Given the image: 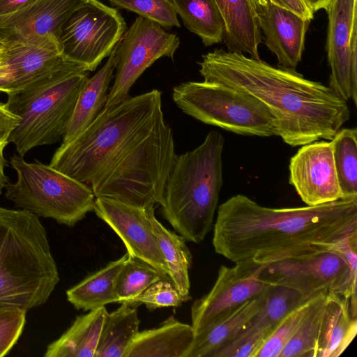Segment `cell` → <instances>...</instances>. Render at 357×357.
<instances>
[{"label":"cell","mask_w":357,"mask_h":357,"mask_svg":"<svg viewBox=\"0 0 357 357\" xmlns=\"http://www.w3.org/2000/svg\"><path fill=\"white\" fill-rule=\"evenodd\" d=\"M355 231L357 200L275 208L238 194L218 206L212 243L230 261L262 264L322 250Z\"/></svg>","instance_id":"6da1fadb"},{"label":"cell","mask_w":357,"mask_h":357,"mask_svg":"<svg viewBox=\"0 0 357 357\" xmlns=\"http://www.w3.org/2000/svg\"><path fill=\"white\" fill-rule=\"evenodd\" d=\"M198 64L204 81L227 85L263 102L275 119L278 136L291 146L331 140L349 119L347 101L295 69L222 49L202 55Z\"/></svg>","instance_id":"7a4b0ae2"},{"label":"cell","mask_w":357,"mask_h":357,"mask_svg":"<svg viewBox=\"0 0 357 357\" xmlns=\"http://www.w3.org/2000/svg\"><path fill=\"white\" fill-rule=\"evenodd\" d=\"M162 116L161 92L157 89L104 107L87 128L61 143L50 165L90 183L124 150L148 135Z\"/></svg>","instance_id":"3957f363"},{"label":"cell","mask_w":357,"mask_h":357,"mask_svg":"<svg viewBox=\"0 0 357 357\" xmlns=\"http://www.w3.org/2000/svg\"><path fill=\"white\" fill-rule=\"evenodd\" d=\"M59 282L39 217L0 206V306L27 312L46 303Z\"/></svg>","instance_id":"277c9868"},{"label":"cell","mask_w":357,"mask_h":357,"mask_svg":"<svg viewBox=\"0 0 357 357\" xmlns=\"http://www.w3.org/2000/svg\"><path fill=\"white\" fill-rule=\"evenodd\" d=\"M224 137L215 130L196 149L177 155L160 204L164 218L187 241L211 230L223 183Z\"/></svg>","instance_id":"5b68a950"},{"label":"cell","mask_w":357,"mask_h":357,"mask_svg":"<svg viewBox=\"0 0 357 357\" xmlns=\"http://www.w3.org/2000/svg\"><path fill=\"white\" fill-rule=\"evenodd\" d=\"M89 74L62 59L22 89L7 94L8 108L20 117L8 143L15 145L20 156L63 138Z\"/></svg>","instance_id":"8992f818"},{"label":"cell","mask_w":357,"mask_h":357,"mask_svg":"<svg viewBox=\"0 0 357 357\" xmlns=\"http://www.w3.org/2000/svg\"><path fill=\"white\" fill-rule=\"evenodd\" d=\"M177 155L170 127L162 116L151 132L120 153L90 183L96 197L141 208L162 203Z\"/></svg>","instance_id":"52a82bcc"},{"label":"cell","mask_w":357,"mask_h":357,"mask_svg":"<svg viewBox=\"0 0 357 357\" xmlns=\"http://www.w3.org/2000/svg\"><path fill=\"white\" fill-rule=\"evenodd\" d=\"M10 163L17 173L7 181L5 197L38 217L49 218L68 227L93 211L96 196L91 187L38 160L28 162L14 154Z\"/></svg>","instance_id":"ba28073f"},{"label":"cell","mask_w":357,"mask_h":357,"mask_svg":"<svg viewBox=\"0 0 357 357\" xmlns=\"http://www.w3.org/2000/svg\"><path fill=\"white\" fill-rule=\"evenodd\" d=\"M172 96L183 113L206 124L246 136H278L268 108L245 92L222 84L190 81L174 86Z\"/></svg>","instance_id":"9c48e42d"},{"label":"cell","mask_w":357,"mask_h":357,"mask_svg":"<svg viewBox=\"0 0 357 357\" xmlns=\"http://www.w3.org/2000/svg\"><path fill=\"white\" fill-rule=\"evenodd\" d=\"M258 277L272 286L291 288L306 296L321 292L344 295L356 311V284L351 280L350 267L342 256L331 250L260 264Z\"/></svg>","instance_id":"30bf717a"},{"label":"cell","mask_w":357,"mask_h":357,"mask_svg":"<svg viewBox=\"0 0 357 357\" xmlns=\"http://www.w3.org/2000/svg\"><path fill=\"white\" fill-rule=\"evenodd\" d=\"M127 30L115 8L86 0L64 24L59 39L63 59L94 71Z\"/></svg>","instance_id":"8fae6325"},{"label":"cell","mask_w":357,"mask_h":357,"mask_svg":"<svg viewBox=\"0 0 357 357\" xmlns=\"http://www.w3.org/2000/svg\"><path fill=\"white\" fill-rule=\"evenodd\" d=\"M180 45L176 35L138 16L115 46L114 81L105 107L126 100L135 82L158 59L173 58Z\"/></svg>","instance_id":"7c38bea8"},{"label":"cell","mask_w":357,"mask_h":357,"mask_svg":"<svg viewBox=\"0 0 357 357\" xmlns=\"http://www.w3.org/2000/svg\"><path fill=\"white\" fill-rule=\"evenodd\" d=\"M259 266L248 259L236 262L231 267L220 266L210 291L192 305L191 325L195 335L227 317L272 287L259 278Z\"/></svg>","instance_id":"4fadbf2b"},{"label":"cell","mask_w":357,"mask_h":357,"mask_svg":"<svg viewBox=\"0 0 357 357\" xmlns=\"http://www.w3.org/2000/svg\"><path fill=\"white\" fill-rule=\"evenodd\" d=\"M329 87L357 104V0H331L326 10Z\"/></svg>","instance_id":"5bb4252c"},{"label":"cell","mask_w":357,"mask_h":357,"mask_svg":"<svg viewBox=\"0 0 357 357\" xmlns=\"http://www.w3.org/2000/svg\"><path fill=\"white\" fill-rule=\"evenodd\" d=\"M149 208L98 197L95 199L93 211L121 239L129 257L169 277L166 262L149 220Z\"/></svg>","instance_id":"9a60e30c"},{"label":"cell","mask_w":357,"mask_h":357,"mask_svg":"<svg viewBox=\"0 0 357 357\" xmlns=\"http://www.w3.org/2000/svg\"><path fill=\"white\" fill-rule=\"evenodd\" d=\"M289 169V183L307 206L341 199L331 140L301 146L291 158Z\"/></svg>","instance_id":"2e32d148"},{"label":"cell","mask_w":357,"mask_h":357,"mask_svg":"<svg viewBox=\"0 0 357 357\" xmlns=\"http://www.w3.org/2000/svg\"><path fill=\"white\" fill-rule=\"evenodd\" d=\"M86 0H34L24 8L0 17V43L59 39L70 15Z\"/></svg>","instance_id":"e0dca14e"},{"label":"cell","mask_w":357,"mask_h":357,"mask_svg":"<svg viewBox=\"0 0 357 357\" xmlns=\"http://www.w3.org/2000/svg\"><path fill=\"white\" fill-rule=\"evenodd\" d=\"M0 57V92L16 91L63 57L59 40L45 37L31 42L3 44Z\"/></svg>","instance_id":"ac0fdd59"},{"label":"cell","mask_w":357,"mask_h":357,"mask_svg":"<svg viewBox=\"0 0 357 357\" xmlns=\"http://www.w3.org/2000/svg\"><path fill=\"white\" fill-rule=\"evenodd\" d=\"M255 10L267 47L281 67L295 69L302 58L310 22L270 1Z\"/></svg>","instance_id":"d6986e66"},{"label":"cell","mask_w":357,"mask_h":357,"mask_svg":"<svg viewBox=\"0 0 357 357\" xmlns=\"http://www.w3.org/2000/svg\"><path fill=\"white\" fill-rule=\"evenodd\" d=\"M357 333L356 312L350 299L328 292L326 295L316 357H338L349 346Z\"/></svg>","instance_id":"ffe728a7"},{"label":"cell","mask_w":357,"mask_h":357,"mask_svg":"<svg viewBox=\"0 0 357 357\" xmlns=\"http://www.w3.org/2000/svg\"><path fill=\"white\" fill-rule=\"evenodd\" d=\"M195 335L192 325L171 316L158 328L139 331L124 357H187Z\"/></svg>","instance_id":"44dd1931"},{"label":"cell","mask_w":357,"mask_h":357,"mask_svg":"<svg viewBox=\"0 0 357 357\" xmlns=\"http://www.w3.org/2000/svg\"><path fill=\"white\" fill-rule=\"evenodd\" d=\"M222 18V40L228 51L245 52L260 59L261 31L251 0H213Z\"/></svg>","instance_id":"7402d4cb"},{"label":"cell","mask_w":357,"mask_h":357,"mask_svg":"<svg viewBox=\"0 0 357 357\" xmlns=\"http://www.w3.org/2000/svg\"><path fill=\"white\" fill-rule=\"evenodd\" d=\"M272 287L227 317L196 334L187 357H215L248 326L264 305Z\"/></svg>","instance_id":"603a6c76"},{"label":"cell","mask_w":357,"mask_h":357,"mask_svg":"<svg viewBox=\"0 0 357 357\" xmlns=\"http://www.w3.org/2000/svg\"><path fill=\"white\" fill-rule=\"evenodd\" d=\"M115 47L103 66L83 86L62 138L66 142L87 128L105 107L114 77Z\"/></svg>","instance_id":"cb8c5ba5"},{"label":"cell","mask_w":357,"mask_h":357,"mask_svg":"<svg viewBox=\"0 0 357 357\" xmlns=\"http://www.w3.org/2000/svg\"><path fill=\"white\" fill-rule=\"evenodd\" d=\"M107 311L105 306L77 316L59 338L50 344L45 357H95Z\"/></svg>","instance_id":"d4e9b609"},{"label":"cell","mask_w":357,"mask_h":357,"mask_svg":"<svg viewBox=\"0 0 357 357\" xmlns=\"http://www.w3.org/2000/svg\"><path fill=\"white\" fill-rule=\"evenodd\" d=\"M128 253L110 261L105 267L88 275L66 291V296L75 309L90 311L116 303L115 285L118 275L126 264Z\"/></svg>","instance_id":"484cf974"},{"label":"cell","mask_w":357,"mask_h":357,"mask_svg":"<svg viewBox=\"0 0 357 357\" xmlns=\"http://www.w3.org/2000/svg\"><path fill=\"white\" fill-rule=\"evenodd\" d=\"M148 213L168 268L169 278L181 296L188 301L190 299L189 270L192 265V257L186 245V240L181 235L168 230L157 220L154 206L149 208Z\"/></svg>","instance_id":"4316f807"},{"label":"cell","mask_w":357,"mask_h":357,"mask_svg":"<svg viewBox=\"0 0 357 357\" xmlns=\"http://www.w3.org/2000/svg\"><path fill=\"white\" fill-rule=\"evenodd\" d=\"M139 319L136 307L122 303L107 312L101 328L95 357H124L139 332Z\"/></svg>","instance_id":"83f0119b"},{"label":"cell","mask_w":357,"mask_h":357,"mask_svg":"<svg viewBox=\"0 0 357 357\" xmlns=\"http://www.w3.org/2000/svg\"><path fill=\"white\" fill-rule=\"evenodd\" d=\"M184 26L205 46L222 41L225 25L213 0H169Z\"/></svg>","instance_id":"f1b7e54d"},{"label":"cell","mask_w":357,"mask_h":357,"mask_svg":"<svg viewBox=\"0 0 357 357\" xmlns=\"http://www.w3.org/2000/svg\"><path fill=\"white\" fill-rule=\"evenodd\" d=\"M310 297L291 288L273 286L264 305L241 333H256L269 338L283 318Z\"/></svg>","instance_id":"f546056e"},{"label":"cell","mask_w":357,"mask_h":357,"mask_svg":"<svg viewBox=\"0 0 357 357\" xmlns=\"http://www.w3.org/2000/svg\"><path fill=\"white\" fill-rule=\"evenodd\" d=\"M341 199L357 200V129H340L331 140Z\"/></svg>","instance_id":"4dcf8cb0"},{"label":"cell","mask_w":357,"mask_h":357,"mask_svg":"<svg viewBox=\"0 0 357 357\" xmlns=\"http://www.w3.org/2000/svg\"><path fill=\"white\" fill-rule=\"evenodd\" d=\"M167 277L152 266L129 257L116 279V303L132 306L134 300L151 284Z\"/></svg>","instance_id":"1f68e13d"},{"label":"cell","mask_w":357,"mask_h":357,"mask_svg":"<svg viewBox=\"0 0 357 357\" xmlns=\"http://www.w3.org/2000/svg\"><path fill=\"white\" fill-rule=\"evenodd\" d=\"M321 293L301 324L281 352L280 357H316L317 340L326 295Z\"/></svg>","instance_id":"d6a6232c"},{"label":"cell","mask_w":357,"mask_h":357,"mask_svg":"<svg viewBox=\"0 0 357 357\" xmlns=\"http://www.w3.org/2000/svg\"><path fill=\"white\" fill-rule=\"evenodd\" d=\"M321 293L306 299L291 310L280 321L256 357H280L283 349Z\"/></svg>","instance_id":"836d02e7"},{"label":"cell","mask_w":357,"mask_h":357,"mask_svg":"<svg viewBox=\"0 0 357 357\" xmlns=\"http://www.w3.org/2000/svg\"><path fill=\"white\" fill-rule=\"evenodd\" d=\"M112 6L134 12L164 27H180L169 0H109Z\"/></svg>","instance_id":"e575fe53"},{"label":"cell","mask_w":357,"mask_h":357,"mask_svg":"<svg viewBox=\"0 0 357 357\" xmlns=\"http://www.w3.org/2000/svg\"><path fill=\"white\" fill-rule=\"evenodd\" d=\"M186 301L167 277L151 284L134 300L132 306L144 304L148 309L153 310L162 307H178Z\"/></svg>","instance_id":"d590c367"},{"label":"cell","mask_w":357,"mask_h":357,"mask_svg":"<svg viewBox=\"0 0 357 357\" xmlns=\"http://www.w3.org/2000/svg\"><path fill=\"white\" fill-rule=\"evenodd\" d=\"M26 311L17 307L0 306V357L8 354L20 337Z\"/></svg>","instance_id":"8d00e7d4"},{"label":"cell","mask_w":357,"mask_h":357,"mask_svg":"<svg viewBox=\"0 0 357 357\" xmlns=\"http://www.w3.org/2000/svg\"><path fill=\"white\" fill-rule=\"evenodd\" d=\"M19 121L20 117L9 110L6 102H0V151L8 144V138Z\"/></svg>","instance_id":"74e56055"},{"label":"cell","mask_w":357,"mask_h":357,"mask_svg":"<svg viewBox=\"0 0 357 357\" xmlns=\"http://www.w3.org/2000/svg\"><path fill=\"white\" fill-rule=\"evenodd\" d=\"M270 1L295 13L310 22L314 17V12L306 0H270Z\"/></svg>","instance_id":"f35d334b"},{"label":"cell","mask_w":357,"mask_h":357,"mask_svg":"<svg viewBox=\"0 0 357 357\" xmlns=\"http://www.w3.org/2000/svg\"><path fill=\"white\" fill-rule=\"evenodd\" d=\"M34 0H0V17L13 14Z\"/></svg>","instance_id":"ab89813d"},{"label":"cell","mask_w":357,"mask_h":357,"mask_svg":"<svg viewBox=\"0 0 357 357\" xmlns=\"http://www.w3.org/2000/svg\"><path fill=\"white\" fill-rule=\"evenodd\" d=\"M7 166V161L3 155V151H0V194L5 188L8 178L5 174V167Z\"/></svg>","instance_id":"60d3db41"},{"label":"cell","mask_w":357,"mask_h":357,"mask_svg":"<svg viewBox=\"0 0 357 357\" xmlns=\"http://www.w3.org/2000/svg\"><path fill=\"white\" fill-rule=\"evenodd\" d=\"M331 0H306L313 12L321 9L327 10Z\"/></svg>","instance_id":"b9f144b4"},{"label":"cell","mask_w":357,"mask_h":357,"mask_svg":"<svg viewBox=\"0 0 357 357\" xmlns=\"http://www.w3.org/2000/svg\"><path fill=\"white\" fill-rule=\"evenodd\" d=\"M252 2V4L254 6V8L262 6L267 2H268L270 0H251Z\"/></svg>","instance_id":"7bdbcfd3"},{"label":"cell","mask_w":357,"mask_h":357,"mask_svg":"<svg viewBox=\"0 0 357 357\" xmlns=\"http://www.w3.org/2000/svg\"><path fill=\"white\" fill-rule=\"evenodd\" d=\"M3 52V45L2 44H0V57L1 56Z\"/></svg>","instance_id":"ee69618b"}]
</instances>
